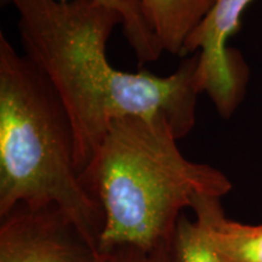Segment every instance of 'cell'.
Segmentation results:
<instances>
[{
  "instance_id": "cell-6",
  "label": "cell",
  "mask_w": 262,
  "mask_h": 262,
  "mask_svg": "<svg viewBox=\"0 0 262 262\" xmlns=\"http://www.w3.org/2000/svg\"><path fill=\"white\" fill-rule=\"evenodd\" d=\"M191 209L229 262H262V224L244 225L228 219L219 196L196 195Z\"/></svg>"
},
{
  "instance_id": "cell-10",
  "label": "cell",
  "mask_w": 262,
  "mask_h": 262,
  "mask_svg": "<svg viewBox=\"0 0 262 262\" xmlns=\"http://www.w3.org/2000/svg\"><path fill=\"white\" fill-rule=\"evenodd\" d=\"M104 262H173L170 242L150 250L137 248H118L104 253Z\"/></svg>"
},
{
  "instance_id": "cell-5",
  "label": "cell",
  "mask_w": 262,
  "mask_h": 262,
  "mask_svg": "<svg viewBox=\"0 0 262 262\" xmlns=\"http://www.w3.org/2000/svg\"><path fill=\"white\" fill-rule=\"evenodd\" d=\"M0 262H104L56 206L17 205L0 216Z\"/></svg>"
},
{
  "instance_id": "cell-2",
  "label": "cell",
  "mask_w": 262,
  "mask_h": 262,
  "mask_svg": "<svg viewBox=\"0 0 262 262\" xmlns=\"http://www.w3.org/2000/svg\"><path fill=\"white\" fill-rule=\"evenodd\" d=\"M168 117L129 116L111 123L102 145L80 172L102 211L98 247L150 250L169 243L196 195L232 191L224 172L186 158Z\"/></svg>"
},
{
  "instance_id": "cell-3",
  "label": "cell",
  "mask_w": 262,
  "mask_h": 262,
  "mask_svg": "<svg viewBox=\"0 0 262 262\" xmlns=\"http://www.w3.org/2000/svg\"><path fill=\"white\" fill-rule=\"evenodd\" d=\"M56 206L100 249L102 211L75 165L71 118L50 81L0 33V216Z\"/></svg>"
},
{
  "instance_id": "cell-7",
  "label": "cell",
  "mask_w": 262,
  "mask_h": 262,
  "mask_svg": "<svg viewBox=\"0 0 262 262\" xmlns=\"http://www.w3.org/2000/svg\"><path fill=\"white\" fill-rule=\"evenodd\" d=\"M217 0H142L148 24L164 52L181 57L185 42Z\"/></svg>"
},
{
  "instance_id": "cell-9",
  "label": "cell",
  "mask_w": 262,
  "mask_h": 262,
  "mask_svg": "<svg viewBox=\"0 0 262 262\" xmlns=\"http://www.w3.org/2000/svg\"><path fill=\"white\" fill-rule=\"evenodd\" d=\"M173 262H229L220 253L201 221L181 215L170 239Z\"/></svg>"
},
{
  "instance_id": "cell-8",
  "label": "cell",
  "mask_w": 262,
  "mask_h": 262,
  "mask_svg": "<svg viewBox=\"0 0 262 262\" xmlns=\"http://www.w3.org/2000/svg\"><path fill=\"white\" fill-rule=\"evenodd\" d=\"M122 17L123 34L141 66L159 60L162 45L148 24L142 0H98Z\"/></svg>"
},
{
  "instance_id": "cell-4",
  "label": "cell",
  "mask_w": 262,
  "mask_h": 262,
  "mask_svg": "<svg viewBox=\"0 0 262 262\" xmlns=\"http://www.w3.org/2000/svg\"><path fill=\"white\" fill-rule=\"evenodd\" d=\"M251 0H217L204 21L185 42L181 57L196 54L198 83L217 111L228 119L247 93L249 68L228 41L241 29L242 16Z\"/></svg>"
},
{
  "instance_id": "cell-1",
  "label": "cell",
  "mask_w": 262,
  "mask_h": 262,
  "mask_svg": "<svg viewBox=\"0 0 262 262\" xmlns=\"http://www.w3.org/2000/svg\"><path fill=\"white\" fill-rule=\"evenodd\" d=\"M18 14L24 54L50 81L71 118L79 173L118 118L168 117L178 139L195 124L198 55L183 57L173 73L119 71L107 42L122 17L98 0H9Z\"/></svg>"
}]
</instances>
